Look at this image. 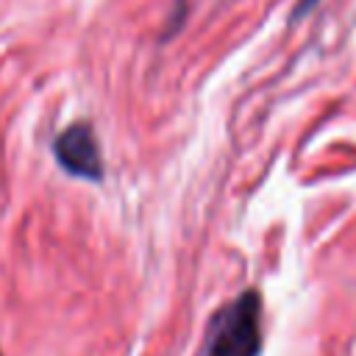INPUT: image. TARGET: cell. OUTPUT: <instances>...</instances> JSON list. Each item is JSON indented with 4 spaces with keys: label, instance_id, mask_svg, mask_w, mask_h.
<instances>
[{
    "label": "cell",
    "instance_id": "1",
    "mask_svg": "<svg viewBox=\"0 0 356 356\" xmlns=\"http://www.w3.org/2000/svg\"><path fill=\"white\" fill-rule=\"evenodd\" d=\"M261 295L245 289L209 320L197 356H261Z\"/></svg>",
    "mask_w": 356,
    "mask_h": 356
},
{
    "label": "cell",
    "instance_id": "2",
    "mask_svg": "<svg viewBox=\"0 0 356 356\" xmlns=\"http://www.w3.org/2000/svg\"><path fill=\"white\" fill-rule=\"evenodd\" d=\"M53 150H56L58 164L67 172H72L78 178H89V181L100 178V172H103L100 150H97V139L89 125L78 122V125H70L67 131H61Z\"/></svg>",
    "mask_w": 356,
    "mask_h": 356
},
{
    "label": "cell",
    "instance_id": "4",
    "mask_svg": "<svg viewBox=\"0 0 356 356\" xmlns=\"http://www.w3.org/2000/svg\"><path fill=\"white\" fill-rule=\"evenodd\" d=\"M0 356H3V350H0Z\"/></svg>",
    "mask_w": 356,
    "mask_h": 356
},
{
    "label": "cell",
    "instance_id": "3",
    "mask_svg": "<svg viewBox=\"0 0 356 356\" xmlns=\"http://www.w3.org/2000/svg\"><path fill=\"white\" fill-rule=\"evenodd\" d=\"M317 3H320V0H298V6H295V11H292V19H298V17L309 14V11H312Z\"/></svg>",
    "mask_w": 356,
    "mask_h": 356
}]
</instances>
